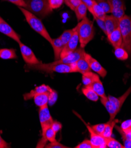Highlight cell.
<instances>
[{"label":"cell","mask_w":131,"mask_h":148,"mask_svg":"<svg viewBox=\"0 0 131 148\" xmlns=\"http://www.w3.org/2000/svg\"><path fill=\"white\" fill-rule=\"evenodd\" d=\"M123 142L125 148H131V139L123 140Z\"/></svg>","instance_id":"cell-46"},{"label":"cell","mask_w":131,"mask_h":148,"mask_svg":"<svg viewBox=\"0 0 131 148\" xmlns=\"http://www.w3.org/2000/svg\"><path fill=\"white\" fill-rule=\"evenodd\" d=\"M79 41V38L78 32V27L76 26L74 28V32L72 35L71 38L63 48V50L60 55V58L64 57L65 56L76 50L78 47Z\"/></svg>","instance_id":"cell-9"},{"label":"cell","mask_w":131,"mask_h":148,"mask_svg":"<svg viewBox=\"0 0 131 148\" xmlns=\"http://www.w3.org/2000/svg\"><path fill=\"white\" fill-rule=\"evenodd\" d=\"M82 3H83L87 7V10H89V12L92 14L93 11H92V8H93V0H81Z\"/></svg>","instance_id":"cell-43"},{"label":"cell","mask_w":131,"mask_h":148,"mask_svg":"<svg viewBox=\"0 0 131 148\" xmlns=\"http://www.w3.org/2000/svg\"><path fill=\"white\" fill-rule=\"evenodd\" d=\"M83 95L88 99L93 101H97L99 99V96L88 86H84L82 89Z\"/></svg>","instance_id":"cell-26"},{"label":"cell","mask_w":131,"mask_h":148,"mask_svg":"<svg viewBox=\"0 0 131 148\" xmlns=\"http://www.w3.org/2000/svg\"><path fill=\"white\" fill-rule=\"evenodd\" d=\"M98 79H99V76L91 71L86 72L82 75V82L84 86L91 85L94 81Z\"/></svg>","instance_id":"cell-22"},{"label":"cell","mask_w":131,"mask_h":148,"mask_svg":"<svg viewBox=\"0 0 131 148\" xmlns=\"http://www.w3.org/2000/svg\"><path fill=\"white\" fill-rule=\"evenodd\" d=\"M99 96V97H106L104 85L100 80V78L94 81L91 85L88 86Z\"/></svg>","instance_id":"cell-20"},{"label":"cell","mask_w":131,"mask_h":148,"mask_svg":"<svg viewBox=\"0 0 131 148\" xmlns=\"http://www.w3.org/2000/svg\"><path fill=\"white\" fill-rule=\"evenodd\" d=\"M105 23L106 25L107 36L110 34L115 29L119 27V20L112 16L106 15L105 18Z\"/></svg>","instance_id":"cell-17"},{"label":"cell","mask_w":131,"mask_h":148,"mask_svg":"<svg viewBox=\"0 0 131 148\" xmlns=\"http://www.w3.org/2000/svg\"><path fill=\"white\" fill-rule=\"evenodd\" d=\"M57 93L53 90L51 92L49 93V101H48V104H49L50 106H53L54 105V103L56 102L57 100Z\"/></svg>","instance_id":"cell-36"},{"label":"cell","mask_w":131,"mask_h":148,"mask_svg":"<svg viewBox=\"0 0 131 148\" xmlns=\"http://www.w3.org/2000/svg\"><path fill=\"white\" fill-rule=\"evenodd\" d=\"M76 14V18L78 21H81L85 17H86L87 8L86 6L82 3L74 11Z\"/></svg>","instance_id":"cell-27"},{"label":"cell","mask_w":131,"mask_h":148,"mask_svg":"<svg viewBox=\"0 0 131 148\" xmlns=\"http://www.w3.org/2000/svg\"><path fill=\"white\" fill-rule=\"evenodd\" d=\"M74 32V28L70 29H67V30L64 31L62 34L59 37L62 42L63 43L64 47L66 45L67 43L69 41L70 38L72 37L73 34Z\"/></svg>","instance_id":"cell-30"},{"label":"cell","mask_w":131,"mask_h":148,"mask_svg":"<svg viewBox=\"0 0 131 148\" xmlns=\"http://www.w3.org/2000/svg\"><path fill=\"white\" fill-rule=\"evenodd\" d=\"M26 67L28 69L37 70L43 72L51 73L56 72L59 73H76L75 64H53L52 63L47 64H37L33 65L27 64Z\"/></svg>","instance_id":"cell-1"},{"label":"cell","mask_w":131,"mask_h":148,"mask_svg":"<svg viewBox=\"0 0 131 148\" xmlns=\"http://www.w3.org/2000/svg\"><path fill=\"white\" fill-rule=\"evenodd\" d=\"M64 3V0H49V3L52 10L60 7Z\"/></svg>","instance_id":"cell-35"},{"label":"cell","mask_w":131,"mask_h":148,"mask_svg":"<svg viewBox=\"0 0 131 148\" xmlns=\"http://www.w3.org/2000/svg\"><path fill=\"white\" fill-rule=\"evenodd\" d=\"M100 100L102 104L105 106L106 110L109 114V116H110L109 121H112L114 119H115V117L116 115H117L118 112L117 111V109H116L115 105L113 104V103H112L108 99V96L105 97H100Z\"/></svg>","instance_id":"cell-15"},{"label":"cell","mask_w":131,"mask_h":148,"mask_svg":"<svg viewBox=\"0 0 131 148\" xmlns=\"http://www.w3.org/2000/svg\"><path fill=\"white\" fill-rule=\"evenodd\" d=\"M130 93H131V85L128 89L126 91V92L121 97H115L112 96H108V97L112 103H113V104L115 105L116 108V109H117L118 112L119 113L122 105H123L125 101L126 100L127 97L129 96V95Z\"/></svg>","instance_id":"cell-16"},{"label":"cell","mask_w":131,"mask_h":148,"mask_svg":"<svg viewBox=\"0 0 131 148\" xmlns=\"http://www.w3.org/2000/svg\"><path fill=\"white\" fill-rule=\"evenodd\" d=\"M93 5L92 8V15L93 16V18L96 17L99 19L105 20V18L106 16V14L104 10L100 7V6L99 5V4L96 1V0H93Z\"/></svg>","instance_id":"cell-23"},{"label":"cell","mask_w":131,"mask_h":148,"mask_svg":"<svg viewBox=\"0 0 131 148\" xmlns=\"http://www.w3.org/2000/svg\"><path fill=\"white\" fill-rule=\"evenodd\" d=\"M82 119V118H81ZM83 122L86 125L87 130H88L89 132L90 133L91 136V142L93 145V148H106V141L105 138L102 135L97 134L96 133L94 132V130L92 129L91 126L87 124L86 122H85L84 121H83Z\"/></svg>","instance_id":"cell-10"},{"label":"cell","mask_w":131,"mask_h":148,"mask_svg":"<svg viewBox=\"0 0 131 148\" xmlns=\"http://www.w3.org/2000/svg\"><path fill=\"white\" fill-rule=\"evenodd\" d=\"M53 89L50 86L46 84H41L36 87L34 89L32 90L29 93L23 95V98L25 100H30L37 95L46 92H50Z\"/></svg>","instance_id":"cell-13"},{"label":"cell","mask_w":131,"mask_h":148,"mask_svg":"<svg viewBox=\"0 0 131 148\" xmlns=\"http://www.w3.org/2000/svg\"><path fill=\"white\" fill-rule=\"evenodd\" d=\"M16 50L13 49H0V58L4 60L17 58Z\"/></svg>","instance_id":"cell-24"},{"label":"cell","mask_w":131,"mask_h":148,"mask_svg":"<svg viewBox=\"0 0 131 148\" xmlns=\"http://www.w3.org/2000/svg\"><path fill=\"white\" fill-rule=\"evenodd\" d=\"M38 113L41 130L44 132L51 126L54 121L50 114L48 105L40 108Z\"/></svg>","instance_id":"cell-7"},{"label":"cell","mask_w":131,"mask_h":148,"mask_svg":"<svg viewBox=\"0 0 131 148\" xmlns=\"http://www.w3.org/2000/svg\"><path fill=\"white\" fill-rule=\"evenodd\" d=\"M86 54L84 48H78L73 52L63 57L59 60L52 62L53 64H71L78 61L79 59L84 57Z\"/></svg>","instance_id":"cell-6"},{"label":"cell","mask_w":131,"mask_h":148,"mask_svg":"<svg viewBox=\"0 0 131 148\" xmlns=\"http://www.w3.org/2000/svg\"><path fill=\"white\" fill-rule=\"evenodd\" d=\"M107 37L109 41L115 49L121 47L122 43V38L119 27L115 29L114 31H113Z\"/></svg>","instance_id":"cell-14"},{"label":"cell","mask_w":131,"mask_h":148,"mask_svg":"<svg viewBox=\"0 0 131 148\" xmlns=\"http://www.w3.org/2000/svg\"><path fill=\"white\" fill-rule=\"evenodd\" d=\"M51 127L53 129V130L56 132L57 133L58 132H59L62 128V125L60 122H58V121H53Z\"/></svg>","instance_id":"cell-44"},{"label":"cell","mask_w":131,"mask_h":148,"mask_svg":"<svg viewBox=\"0 0 131 148\" xmlns=\"http://www.w3.org/2000/svg\"><path fill=\"white\" fill-rule=\"evenodd\" d=\"M82 3L81 0H69L67 5L73 11L75 9Z\"/></svg>","instance_id":"cell-38"},{"label":"cell","mask_w":131,"mask_h":148,"mask_svg":"<svg viewBox=\"0 0 131 148\" xmlns=\"http://www.w3.org/2000/svg\"><path fill=\"white\" fill-rule=\"evenodd\" d=\"M69 1V0H64V3L66 4V5H67V4H68Z\"/></svg>","instance_id":"cell-47"},{"label":"cell","mask_w":131,"mask_h":148,"mask_svg":"<svg viewBox=\"0 0 131 148\" xmlns=\"http://www.w3.org/2000/svg\"><path fill=\"white\" fill-rule=\"evenodd\" d=\"M45 147L46 148H69V147L63 145V144L60 143V142H59L56 140L55 141H53L52 142H50L48 145H46Z\"/></svg>","instance_id":"cell-37"},{"label":"cell","mask_w":131,"mask_h":148,"mask_svg":"<svg viewBox=\"0 0 131 148\" xmlns=\"http://www.w3.org/2000/svg\"><path fill=\"white\" fill-rule=\"evenodd\" d=\"M119 28L122 38L121 47L131 54V18L129 16L125 15L119 20Z\"/></svg>","instance_id":"cell-5"},{"label":"cell","mask_w":131,"mask_h":148,"mask_svg":"<svg viewBox=\"0 0 131 148\" xmlns=\"http://www.w3.org/2000/svg\"><path fill=\"white\" fill-rule=\"evenodd\" d=\"M121 129L124 131L126 132L131 129V119H129L121 123V126H120Z\"/></svg>","instance_id":"cell-41"},{"label":"cell","mask_w":131,"mask_h":148,"mask_svg":"<svg viewBox=\"0 0 131 148\" xmlns=\"http://www.w3.org/2000/svg\"><path fill=\"white\" fill-rule=\"evenodd\" d=\"M7 147H10L9 144L3 139L1 135V134H0V148H7Z\"/></svg>","instance_id":"cell-45"},{"label":"cell","mask_w":131,"mask_h":148,"mask_svg":"<svg viewBox=\"0 0 131 148\" xmlns=\"http://www.w3.org/2000/svg\"><path fill=\"white\" fill-rule=\"evenodd\" d=\"M112 8H122L125 9V4L123 0H107Z\"/></svg>","instance_id":"cell-33"},{"label":"cell","mask_w":131,"mask_h":148,"mask_svg":"<svg viewBox=\"0 0 131 148\" xmlns=\"http://www.w3.org/2000/svg\"><path fill=\"white\" fill-rule=\"evenodd\" d=\"M24 1L26 5L24 8L40 18L46 17L53 11L49 0H24Z\"/></svg>","instance_id":"cell-4"},{"label":"cell","mask_w":131,"mask_h":148,"mask_svg":"<svg viewBox=\"0 0 131 148\" xmlns=\"http://www.w3.org/2000/svg\"><path fill=\"white\" fill-rule=\"evenodd\" d=\"M19 9L23 14L27 22L34 30L41 36L44 38H45L50 43H51L52 38L41 20L39 19L36 15L28 11L23 7H19Z\"/></svg>","instance_id":"cell-3"},{"label":"cell","mask_w":131,"mask_h":148,"mask_svg":"<svg viewBox=\"0 0 131 148\" xmlns=\"http://www.w3.org/2000/svg\"><path fill=\"white\" fill-rule=\"evenodd\" d=\"M19 46L22 57L27 64L33 65L41 63V62L38 60L34 53L30 47H27L21 42H19Z\"/></svg>","instance_id":"cell-8"},{"label":"cell","mask_w":131,"mask_h":148,"mask_svg":"<svg viewBox=\"0 0 131 148\" xmlns=\"http://www.w3.org/2000/svg\"><path fill=\"white\" fill-rule=\"evenodd\" d=\"M84 58L87 63H88L91 70L97 73L100 76L102 77H105L106 76L107 71L106 70V69L104 67H102V66L96 59L92 57L91 55L86 53L85 54Z\"/></svg>","instance_id":"cell-12"},{"label":"cell","mask_w":131,"mask_h":148,"mask_svg":"<svg viewBox=\"0 0 131 148\" xmlns=\"http://www.w3.org/2000/svg\"><path fill=\"white\" fill-rule=\"evenodd\" d=\"M75 148H93V147L90 140L85 139L77 145Z\"/></svg>","instance_id":"cell-39"},{"label":"cell","mask_w":131,"mask_h":148,"mask_svg":"<svg viewBox=\"0 0 131 148\" xmlns=\"http://www.w3.org/2000/svg\"><path fill=\"white\" fill-rule=\"evenodd\" d=\"M115 55L116 57L121 60H125L128 58V53L122 47L115 49Z\"/></svg>","instance_id":"cell-29"},{"label":"cell","mask_w":131,"mask_h":148,"mask_svg":"<svg viewBox=\"0 0 131 148\" xmlns=\"http://www.w3.org/2000/svg\"><path fill=\"white\" fill-rule=\"evenodd\" d=\"M94 19L96 20L97 24H98V25L99 26V27L102 29V30L103 31V32L107 35V33H106V25H105V20H101L99 19L98 18L95 17Z\"/></svg>","instance_id":"cell-40"},{"label":"cell","mask_w":131,"mask_h":148,"mask_svg":"<svg viewBox=\"0 0 131 148\" xmlns=\"http://www.w3.org/2000/svg\"><path fill=\"white\" fill-rule=\"evenodd\" d=\"M0 33L9 37L19 43L21 42L20 36L1 16H0Z\"/></svg>","instance_id":"cell-11"},{"label":"cell","mask_w":131,"mask_h":148,"mask_svg":"<svg viewBox=\"0 0 131 148\" xmlns=\"http://www.w3.org/2000/svg\"><path fill=\"white\" fill-rule=\"evenodd\" d=\"M92 129L94 130L95 133L97 134L102 136V134L104 131L105 127V123H100L95 125L91 126Z\"/></svg>","instance_id":"cell-34"},{"label":"cell","mask_w":131,"mask_h":148,"mask_svg":"<svg viewBox=\"0 0 131 148\" xmlns=\"http://www.w3.org/2000/svg\"><path fill=\"white\" fill-rule=\"evenodd\" d=\"M125 9L122 8H112L111 13L114 17L120 20L125 16Z\"/></svg>","instance_id":"cell-31"},{"label":"cell","mask_w":131,"mask_h":148,"mask_svg":"<svg viewBox=\"0 0 131 148\" xmlns=\"http://www.w3.org/2000/svg\"><path fill=\"white\" fill-rule=\"evenodd\" d=\"M119 121L116 119H114L112 121H109L108 122L105 123V127L104 131L102 134V136L104 138H109L111 137L113 132V129Z\"/></svg>","instance_id":"cell-25"},{"label":"cell","mask_w":131,"mask_h":148,"mask_svg":"<svg viewBox=\"0 0 131 148\" xmlns=\"http://www.w3.org/2000/svg\"><path fill=\"white\" fill-rule=\"evenodd\" d=\"M49 93L50 92L41 93L33 97L34 103L37 106L41 108L48 105Z\"/></svg>","instance_id":"cell-21"},{"label":"cell","mask_w":131,"mask_h":148,"mask_svg":"<svg viewBox=\"0 0 131 148\" xmlns=\"http://www.w3.org/2000/svg\"><path fill=\"white\" fill-rule=\"evenodd\" d=\"M106 147L109 148H125L123 145L121 144L119 141L111 137L105 138Z\"/></svg>","instance_id":"cell-28"},{"label":"cell","mask_w":131,"mask_h":148,"mask_svg":"<svg viewBox=\"0 0 131 148\" xmlns=\"http://www.w3.org/2000/svg\"><path fill=\"white\" fill-rule=\"evenodd\" d=\"M76 26L78 27L80 47L84 49L87 44L95 36L93 23L89 18L85 17Z\"/></svg>","instance_id":"cell-2"},{"label":"cell","mask_w":131,"mask_h":148,"mask_svg":"<svg viewBox=\"0 0 131 148\" xmlns=\"http://www.w3.org/2000/svg\"><path fill=\"white\" fill-rule=\"evenodd\" d=\"M3 1L11 3L20 7L25 8L26 6L24 0H3Z\"/></svg>","instance_id":"cell-42"},{"label":"cell","mask_w":131,"mask_h":148,"mask_svg":"<svg viewBox=\"0 0 131 148\" xmlns=\"http://www.w3.org/2000/svg\"><path fill=\"white\" fill-rule=\"evenodd\" d=\"M97 3L104 10L106 14L111 13L112 8L107 0H96Z\"/></svg>","instance_id":"cell-32"},{"label":"cell","mask_w":131,"mask_h":148,"mask_svg":"<svg viewBox=\"0 0 131 148\" xmlns=\"http://www.w3.org/2000/svg\"><path fill=\"white\" fill-rule=\"evenodd\" d=\"M74 64L76 72L80 73L82 75L86 72L91 71V69L84 57L79 59L76 62L74 63Z\"/></svg>","instance_id":"cell-19"},{"label":"cell","mask_w":131,"mask_h":148,"mask_svg":"<svg viewBox=\"0 0 131 148\" xmlns=\"http://www.w3.org/2000/svg\"><path fill=\"white\" fill-rule=\"evenodd\" d=\"M50 44L53 49L55 60H59L60 58L61 53L64 48L63 43L62 42L60 38L58 37L56 38H52V41Z\"/></svg>","instance_id":"cell-18"}]
</instances>
